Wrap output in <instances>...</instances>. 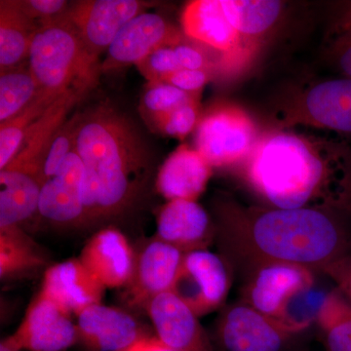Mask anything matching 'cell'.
<instances>
[{
  "label": "cell",
  "mask_w": 351,
  "mask_h": 351,
  "mask_svg": "<svg viewBox=\"0 0 351 351\" xmlns=\"http://www.w3.org/2000/svg\"><path fill=\"white\" fill-rule=\"evenodd\" d=\"M245 169L274 208L351 210V147L341 141L292 128L270 132L258 138Z\"/></svg>",
  "instance_id": "6da1fadb"
},
{
  "label": "cell",
  "mask_w": 351,
  "mask_h": 351,
  "mask_svg": "<svg viewBox=\"0 0 351 351\" xmlns=\"http://www.w3.org/2000/svg\"><path fill=\"white\" fill-rule=\"evenodd\" d=\"M221 214L223 247L249 274L270 263L311 270L341 263L346 239L341 225L323 208L256 209L230 206ZM230 255V256H232Z\"/></svg>",
  "instance_id": "7a4b0ae2"
},
{
  "label": "cell",
  "mask_w": 351,
  "mask_h": 351,
  "mask_svg": "<svg viewBox=\"0 0 351 351\" xmlns=\"http://www.w3.org/2000/svg\"><path fill=\"white\" fill-rule=\"evenodd\" d=\"M75 152L84 164L87 223L123 213L147 179L149 154L130 120L108 105L80 113Z\"/></svg>",
  "instance_id": "3957f363"
},
{
  "label": "cell",
  "mask_w": 351,
  "mask_h": 351,
  "mask_svg": "<svg viewBox=\"0 0 351 351\" xmlns=\"http://www.w3.org/2000/svg\"><path fill=\"white\" fill-rule=\"evenodd\" d=\"M27 66L40 91L57 96L73 88L87 91L98 75V64L88 55L75 25L64 14L39 25Z\"/></svg>",
  "instance_id": "277c9868"
},
{
  "label": "cell",
  "mask_w": 351,
  "mask_h": 351,
  "mask_svg": "<svg viewBox=\"0 0 351 351\" xmlns=\"http://www.w3.org/2000/svg\"><path fill=\"white\" fill-rule=\"evenodd\" d=\"M195 149L212 167L245 161L258 141L255 122L241 108H212L196 127Z\"/></svg>",
  "instance_id": "5b68a950"
},
{
  "label": "cell",
  "mask_w": 351,
  "mask_h": 351,
  "mask_svg": "<svg viewBox=\"0 0 351 351\" xmlns=\"http://www.w3.org/2000/svg\"><path fill=\"white\" fill-rule=\"evenodd\" d=\"M184 34L221 53V69L239 71L256 52L244 40L230 12L228 0H195L182 14Z\"/></svg>",
  "instance_id": "8992f818"
},
{
  "label": "cell",
  "mask_w": 351,
  "mask_h": 351,
  "mask_svg": "<svg viewBox=\"0 0 351 351\" xmlns=\"http://www.w3.org/2000/svg\"><path fill=\"white\" fill-rule=\"evenodd\" d=\"M280 113L281 128L311 127L351 138V78L316 83L291 99Z\"/></svg>",
  "instance_id": "52a82bcc"
},
{
  "label": "cell",
  "mask_w": 351,
  "mask_h": 351,
  "mask_svg": "<svg viewBox=\"0 0 351 351\" xmlns=\"http://www.w3.org/2000/svg\"><path fill=\"white\" fill-rule=\"evenodd\" d=\"M294 332L244 302L219 316L215 343L219 351H282Z\"/></svg>",
  "instance_id": "ba28073f"
},
{
  "label": "cell",
  "mask_w": 351,
  "mask_h": 351,
  "mask_svg": "<svg viewBox=\"0 0 351 351\" xmlns=\"http://www.w3.org/2000/svg\"><path fill=\"white\" fill-rule=\"evenodd\" d=\"M228 288L230 277L223 258L200 249L184 254L171 292L199 317L221 306Z\"/></svg>",
  "instance_id": "9c48e42d"
},
{
  "label": "cell",
  "mask_w": 351,
  "mask_h": 351,
  "mask_svg": "<svg viewBox=\"0 0 351 351\" xmlns=\"http://www.w3.org/2000/svg\"><path fill=\"white\" fill-rule=\"evenodd\" d=\"M136 0H85L69 5L64 13L75 25L88 55L98 64L122 27L144 11Z\"/></svg>",
  "instance_id": "30bf717a"
},
{
  "label": "cell",
  "mask_w": 351,
  "mask_h": 351,
  "mask_svg": "<svg viewBox=\"0 0 351 351\" xmlns=\"http://www.w3.org/2000/svg\"><path fill=\"white\" fill-rule=\"evenodd\" d=\"M249 276L245 302L281 322L291 299L313 283L311 270L288 263L263 265Z\"/></svg>",
  "instance_id": "8fae6325"
},
{
  "label": "cell",
  "mask_w": 351,
  "mask_h": 351,
  "mask_svg": "<svg viewBox=\"0 0 351 351\" xmlns=\"http://www.w3.org/2000/svg\"><path fill=\"white\" fill-rule=\"evenodd\" d=\"M73 314L38 293L14 332L25 351H66L78 343Z\"/></svg>",
  "instance_id": "7c38bea8"
},
{
  "label": "cell",
  "mask_w": 351,
  "mask_h": 351,
  "mask_svg": "<svg viewBox=\"0 0 351 351\" xmlns=\"http://www.w3.org/2000/svg\"><path fill=\"white\" fill-rule=\"evenodd\" d=\"M184 254L172 245L154 239L145 245L138 257L126 299L132 306L145 307L157 295L171 292Z\"/></svg>",
  "instance_id": "4fadbf2b"
},
{
  "label": "cell",
  "mask_w": 351,
  "mask_h": 351,
  "mask_svg": "<svg viewBox=\"0 0 351 351\" xmlns=\"http://www.w3.org/2000/svg\"><path fill=\"white\" fill-rule=\"evenodd\" d=\"M84 173L82 158L71 152L56 175L41 186L38 213L59 226L87 223L82 193Z\"/></svg>",
  "instance_id": "5bb4252c"
},
{
  "label": "cell",
  "mask_w": 351,
  "mask_h": 351,
  "mask_svg": "<svg viewBox=\"0 0 351 351\" xmlns=\"http://www.w3.org/2000/svg\"><path fill=\"white\" fill-rule=\"evenodd\" d=\"M156 336L172 351H213L198 316L172 292L157 295L147 308Z\"/></svg>",
  "instance_id": "9a60e30c"
},
{
  "label": "cell",
  "mask_w": 351,
  "mask_h": 351,
  "mask_svg": "<svg viewBox=\"0 0 351 351\" xmlns=\"http://www.w3.org/2000/svg\"><path fill=\"white\" fill-rule=\"evenodd\" d=\"M182 41V34L158 14H138L122 27L110 44L105 68L137 64L159 48Z\"/></svg>",
  "instance_id": "2e32d148"
},
{
  "label": "cell",
  "mask_w": 351,
  "mask_h": 351,
  "mask_svg": "<svg viewBox=\"0 0 351 351\" xmlns=\"http://www.w3.org/2000/svg\"><path fill=\"white\" fill-rule=\"evenodd\" d=\"M75 323L78 343L89 351H122L147 336L131 314L101 302L77 314Z\"/></svg>",
  "instance_id": "e0dca14e"
},
{
  "label": "cell",
  "mask_w": 351,
  "mask_h": 351,
  "mask_svg": "<svg viewBox=\"0 0 351 351\" xmlns=\"http://www.w3.org/2000/svg\"><path fill=\"white\" fill-rule=\"evenodd\" d=\"M84 92L86 91L73 88L60 96L29 127L17 156L2 170L34 178L40 184L44 159L53 138Z\"/></svg>",
  "instance_id": "ac0fdd59"
},
{
  "label": "cell",
  "mask_w": 351,
  "mask_h": 351,
  "mask_svg": "<svg viewBox=\"0 0 351 351\" xmlns=\"http://www.w3.org/2000/svg\"><path fill=\"white\" fill-rule=\"evenodd\" d=\"M80 261L106 289L126 287L136 257L125 235L114 228L95 233L83 247Z\"/></svg>",
  "instance_id": "d6986e66"
},
{
  "label": "cell",
  "mask_w": 351,
  "mask_h": 351,
  "mask_svg": "<svg viewBox=\"0 0 351 351\" xmlns=\"http://www.w3.org/2000/svg\"><path fill=\"white\" fill-rule=\"evenodd\" d=\"M107 289L80 258L51 265L44 272L39 293L49 298L73 315L101 304Z\"/></svg>",
  "instance_id": "ffe728a7"
},
{
  "label": "cell",
  "mask_w": 351,
  "mask_h": 351,
  "mask_svg": "<svg viewBox=\"0 0 351 351\" xmlns=\"http://www.w3.org/2000/svg\"><path fill=\"white\" fill-rule=\"evenodd\" d=\"M211 233L209 216L196 201H168L157 215L156 239L184 254L205 249Z\"/></svg>",
  "instance_id": "44dd1931"
},
{
  "label": "cell",
  "mask_w": 351,
  "mask_h": 351,
  "mask_svg": "<svg viewBox=\"0 0 351 351\" xmlns=\"http://www.w3.org/2000/svg\"><path fill=\"white\" fill-rule=\"evenodd\" d=\"M212 168L195 147L181 145L159 169L157 191L168 201H196L206 189Z\"/></svg>",
  "instance_id": "7402d4cb"
},
{
  "label": "cell",
  "mask_w": 351,
  "mask_h": 351,
  "mask_svg": "<svg viewBox=\"0 0 351 351\" xmlns=\"http://www.w3.org/2000/svg\"><path fill=\"white\" fill-rule=\"evenodd\" d=\"M39 25L21 8L19 1L0 2V71L17 68L29 57Z\"/></svg>",
  "instance_id": "603a6c76"
},
{
  "label": "cell",
  "mask_w": 351,
  "mask_h": 351,
  "mask_svg": "<svg viewBox=\"0 0 351 351\" xmlns=\"http://www.w3.org/2000/svg\"><path fill=\"white\" fill-rule=\"evenodd\" d=\"M0 228L20 226L38 212L41 186L34 178L0 171Z\"/></svg>",
  "instance_id": "cb8c5ba5"
},
{
  "label": "cell",
  "mask_w": 351,
  "mask_h": 351,
  "mask_svg": "<svg viewBox=\"0 0 351 351\" xmlns=\"http://www.w3.org/2000/svg\"><path fill=\"white\" fill-rule=\"evenodd\" d=\"M45 258L20 226L0 228V278L12 280L36 271Z\"/></svg>",
  "instance_id": "d4e9b609"
},
{
  "label": "cell",
  "mask_w": 351,
  "mask_h": 351,
  "mask_svg": "<svg viewBox=\"0 0 351 351\" xmlns=\"http://www.w3.org/2000/svg\"><path fill=\"white\" fill-rule=\"evenodd\" d=\"M40 88L24 64L0 75V123L12 119L38 98Z\"/></svg>",
  "instance_id": "484cf974"
},
{
  "label": "cell",
  "mask_w": 351,
  "mask_h": 351,
  "mask_svg": "<svg viewBox=\"0 0 351 351\" xmlns=\"http://www.w3.org/2000/svg\"><path fill=\"white\" fill-rule=\"evenodd\" d=\"M60 96L40 91L38 98L22 112L0 123V170L4 169L17 156L29 127Z\"/></svg>",
  "instance_id": "4316f807"
},
{
  "label": "cell",
  "mask_w": 351,
  "mask_h": 351,
  "mask_svg": "<svg viewBox=\"0 0 351 351\" xmlns=\"http://www.w3.org/2000/svg\"><path fill=\"white\" fill-rule=\"evenodd\" d=\"M319 320L329 351H351V306L336 295L328 298Z\"/></svg>",
  "instance_id": "83f0119b"
},
{
  "label": "cell",
  "mask_w": 351,
  "mask_h": 351,
  "mask_svg": "<svg viewBox=\"0 0 351 351\" xmlns=\"http://www.w3.org/2000/svg\"><path fill=\"white\" fill-rule=\"evenodd\" d=\"M80 120V113L73 115L71 119H66L53 138L44 159L40 177L41 186L53 176L56 175L69 154L75 152L76 134H77Z\"/></svg>",
  "instance_id": "f1b7e54d"
},
{
  "label": "cell",
  "mask_w": 351,
  "mask_h": 351,
  "mask_svg": "<svg viewBox=\"0 0 351 351\" xmlns=\"http://www.w3.org/2000/svg\"><path fill=\"white\" fill-rule=\"evenodd\" d=\"M198 95L188 93L169 83L149 82L143 96L145 112L151 117L171 110L197 100Z\"/></svg>",
  "instance_id": "f546056e"
},
{
  "label": "cell",
  "mask_w": 351,
  "mask_h": 351,
  "mask_svg": "<svg viewBox=\"0 0 351 351\" xmlns=\"http://www.w3.org/2000/svg\"><path fill=\"white\" fill-rule=\"evenodd\" d=\"M151 117L156 128L165 135L184 138L199 123V103L198 100L193 101L169 112Z\"/></svg>",
  "instance_id": "4dcf8cb0"
},
{
  "label": "cell",
  "mask_w": 351,
  "mask_h": 351,
  "mask_svg": "<svg viewBox=\"0 0 351 351\" xmlns=\"http://www.w3.org/2000/svg\"><path fill=\"white\" fill-rule=\"evenodd\" d=\"M174 46L159 48L137 64L138 69L149 82H162L168 75L181 71Z\"/></svg>",
  "instance_id": "1f68e13d"
},
{
  "label": "cell",
  "mask_w": 351,
  "mask_h": 351,
  "mask_svg": "<svg viewBox=\"0 0 351 351\" xmlns=\"http://www.w3.org/2000/svg\"><path fill=\"white\" fill-rule=\"evenodd\" d=\"M19 3L23 11L39 25L64 15L69 7L64 0H25Z\"/></svg>",
  "instance_id": "d6a6232c"
},
{
  "label": "cell",
  "mask_w": 351,
  "mask_h": 351,
  "mask_svg": "<svg viewBox=\"0 0 351 351\" xmlns=\"http://www.w3.org/2000/svg\"><path fill=\"white\" fill-rule=\"evenodd\" d=\"M209 80L208 71H191V69H181L172 75L164 78L162 82L169 83L173 86L179 88L188 93L198 95L203 86Z\"/></svg>",
  "instance_id": "836d02e7"
},
{
  "label": "cell",
  "mask_w": 351,
  "mask_h": 351,
  "mask_svg": "<svg viewBox=\"0 0 351 351\" xmlns=\"http://www.w3.org/2000/svg\"><path fill=\"white\" fill-rule=\"evenodd\" d=\"M329 53L335 66L351 78V31L332 39Z\"/></svg>",
  "instance_id": "e575fe53"
},
{
  "label": "cell",
  "mask_w": 351,
  "mask_h": 351,
  "mask_svg": "<svg viewBox=\"0 0 351 351\" xmlns=\"http://www.w3.org/2000/svg\"><path fill=\"white\" fill-rule=\"evenodd\" d=\"M174 48L182 69L208 71V61L199 49L182 43Z\"/></svg>",
  "instance_id": "d590c367"
},
{
  "label": "cell",
  "mask_w": 351,
  "mask_h": 351,
  "mask_svg": "<svg viewBox=\"0 0 351 351\" xmlns=\"http://www.w3.org/2000/svg\"><path fill=\"white\" fill-rule=\"evenodd\" d=\"M351 31V1L343 2L339 6L331 27V40Z\"/></svg>",
  "instance_id": "8d00e7d4"
},
{
  "label": "cell",
  "mask_w": 351,
  "mask_h": 351,
  "mask_svg": "<svg viewBox=\"0 0 351 351\" xmlns=\"http://www.w3.org/2000/svg\"><path fill=\"white\" fill-rule=\"evenodd\" d=\"M122 351H172L156 336H145Z\"/></svg>",
  "instance_id": "74e56055"
},
{
  "label": "cell",
  "mask_w": 351,
  "mask_h": 351,
  "mask_svg": "<svg viewBox=\"0 0 351 351\" xmlns=\"http://www.w3.org/2000/svg\"><path fill=\"white\" fill-rule=\"evenodd\" d=\"M0 351H24L22 345L15 335L6 337L0 343Z\"/></svg>",
  "instance_id": "f35d334b"
},
{
  "label": "cell",
  "mask_w": 351,
  "mask_h": 351,
  "mask_svg": "<svg viewBox=\"0 0 351 351\" xmlns=\"http://www.w3.org/2000/svg\"><path fill=\"white\" fill-rule=\"evenodd\" d=\"M337 270L339 272V278L341 282V287L343 288L346 294L350 295L351 299V269H341L339 263L336 267Z\"/></svg>",
  "instance_id": "ab89813d"
}]
</instances>
